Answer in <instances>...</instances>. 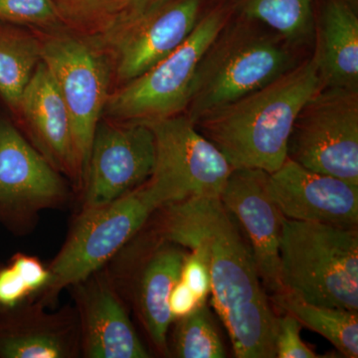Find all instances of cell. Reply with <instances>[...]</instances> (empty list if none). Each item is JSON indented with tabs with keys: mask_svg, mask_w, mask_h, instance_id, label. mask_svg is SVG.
<instances>
[{
	"mask_svg": "<svg viewBox=\"0 0 358 358\" xmlns=\"http://www.w3.org/2000/svg\"><path fill=\"white\" fill-rule=\"evenodd\" d=\"M154 235L190 249L203 245L212 303L238 358L275 357L278 317L259 277L251 250L220 199H196L157 209Z\"/></svg>",
	"mask_w": 358,
	"mask_h": 358,
	"instance_id": "obj_1",
	"label": "cell"
},
{
	"mask_svg": "<svg viewBox=\"0 0 358 358\" xmlns=\"http://www.w3.org/2000/svg\"><path fill=\"white\" fill-rule=\"evenodd\" d=\"M322 87L317 62L310 53L275 81L202 115L195 126L233 169L272 173L288 157L296 115Z\"/></svg>",
	"mask_w": 358,
	"mask_h": 358,
	"instance_id": "obj_2",
	"label": "cell"
},
{
	"mask_svg": "<svg viewBox=\"0 0 358 358\" xmlns=\"http://www.w3.org/2000/svg\"><path fill=\"white\" fill-rule=\"evenodd\" d=\"M308 55L268 26L232 14L200 59L185 114L195 124L275 81Z\"/></svg>",
	"mask_w": 358,
	"mask_h": 358,
	"instance_id": "obj_3",
	"label": "cell"
},
{
	"mask_svg": "<svg viewBox=\"0 0 358 358\" xmlns=\"http://www.w3.org/2000/svg\"><path fill=\"white\" fill-rule=\"evenodd\" d=\"M280 279L284 291L308 303L357 312V228L285 219Z\"/></svg>",
	"mask_w": 358,
	"mask_h": 358,
	"instance_id": "obj_4",
	"label": "cell"
},
{
	"mask_svg": "<svg viewBox=\"0 0 358 358\" xmlns=\"http://www.w3.org/2000/svg\"><path fill=\"white\" fill-rule=\"evenodd\" d=\"M157 209L145 183L109 203L79 208L48 265L49 281L34 301L55 308L64 289L109 264Z\"/></svg>",
	"mask_w": 358,
	"mask_h": 358,
	"instance_id": "obj_5",
	"label": "cell"
},
{
	"mask_svg": "<svg viewBox=\"0 0 358 358\" xmlns=\"http://www.w3.org/2000/svg\"><path fill=\"white\" fill-rule=\"evenodd\" d=\"M40 32L41 61L69 113L81 188L94 134L110 94L112 61L95 38L66 28Z\"/></svg>",
	"mask_w": 358,
	"mask_h": 358,
	"instance_id": "obj_6",
	"label": "cell"
},
{
	"mask_svg": "<svg viewBox=\"0 0 358 358\" xmlns=\"http://www.w3.org/2000/svg\"><path fill=\"white\" fill-rule=\"evenodd\" d=\"M231 16L226 4L214 0L180 46L110 94L103 110L106 117L150 124L185 113L200 59Z\"/></svg>",
	"mask_w": 358,
	"mask_h": 358,
	"instance_id": "obj_7",
	"label": "cell"
},
{
	"mask_svg": "<svg viewBox=\"0 0 358 358\" xmlns=\"http://www.w3.org/2000/svg\"><path fill=\"white\" fill-rule=\"evenodd\" d=\"M155 143L154 169L145 182L159 208L196 199H220L233 167L182 113L148 124Z\"/></svg>",
	"mask_w": 358,
	"mask_h": 358,
	"instance_id": "obj_8",
	"label": "cell"
},
{
	"mask_svg": "<svg viewBox=\"0 0 358 358\" xmlns=\"http://www.w3.org/2000/svg\"><path fill=\"white\" fill-rule=\"evenodd\" d=\"M288 159L358 186V90L315 92L294 120Z\"/></svg>",
	"mask_w": 358,
	"mask_h": 358,
	"instance_id": "obj_9",
	"label": "cell"
},
{
	"mask_svg": "<svg viewBox=\"0 0 358 358\" xmlns=\"http://www.w3.org/2000/svg\"><path fill=\"white\" fill-rule=\"evenodd\" d=\"M71 195L65 176L0 112V224L14 236H27L41 212L64 208Z\"/></svg>",
	"mask_w": 358,
	"mask_h": 358,
	"instance_id": "obj_10",
	"label": "cell"
},
{
	"mask_svg": "<svg viewBox=\"0 0 358 358\" xmlns=\"http://www.w3.org/2000/svg\"><path fill=\"white\" fill-rule=\"evenodd\" d=\"M155 159V136L148 124L101 119L78 192L79 208L109 203L143 185Z\"/></svg>",
	"mask_w": 358,
	"mask_h": 358,
	"instance_id": "obj_11",
	"label": "cell"
},
{
	"mask_svg": "<svg viewBox=\"0 0 358 358\" xmlns=\"http://www.w3.org/2000/svg\"><path fill=\"white\" fill-rule=\"evenodd\" d=\"M214 0H167L99 40L119 86L141 76L180 46Z\"/></svg>",
	"mask_w": 358,
	"mask_h": 358,
	"instance_id": "obj_12",
	"label": "cell"
},
{
	"mask_svg": "<svg viewBox=\"0 0 358 358\" xmlns=\"http://www.w3.org/2000/svg\"><path fill=\"white\" fill-rule=\"evenodd\" d=\"M136 267L105 266L113 284L124 301L133 303L134 310L148 339L160 355H169V331L173 322L169 300L180 277L185 254L180 246L154 240Z\"/></svg>",
	"mask_w": 358,
	"mask_h": 358,
	"instance_id": "obj_13",
	"label": "cell"
},
{
	"mask_svg": "<svg viewBox=\"0 0 358 358\" xmlns=\"http://www.w3.org/2000/svg\"><path fill=\"white\" fill-rule=\"evenodd\" d=\"M69 289L79 322L81 357H150L105 267Z\"/></svg>",
	"mask_w": 358,
	"mask_h": 358,
	"instance_id": "obj_14",
	"label": "cell"
},
{
	"mask_svg": "<svg viewBox=\"0 0 358 358\" xmlns=\"http://www.w3.org/2000/svg\"><path fill=\"white\" fill-rule=\"evenodd\" d=\"M268 178L261 169H233L220 200L243 230L263 286L275 294L284 291L280 239L286 217L268 193Z\"/></svg>",
	"mask_w": 358,
	"mask_h": 358,
	"instance_id": "obj_15",
	"label": "cell"
},
{
	"mask_svg": "<svg viewBox=\"0 0 358 358\" xmlns=\"http://www.w3.org/2000/svg\"><path fill=\"white\" fill-rule=\"evenodd\" d=\"M268 190L287 219L357 227L358 186L343 179L310 171L287 157L268 173Z\"/></svg>",
	"mask_w": 358,
	"mask_h": 358,
	"instance_id": "obj_16",
	"label": "cell"
},
{
	"mask_svg": "<svg viewBox=\"0 0 358 358\" xmlns=\"http://www.w3.org/2000/svg\"><path fill=\"white\" fill-rule=\"evenodd\" d=\"M14 119L20 122L18 129L35 150L72 183L78 193L80 176L69 113L42 61L21 95Z\"/></svg>",
	"mask_w": 358,
	"mask_h": 358,
	"instance_id": "obj_17",
	"label": "cell"
},
{
	"mask_svg": "<svg viewBox=\"0 0 358 358\" xmlns=\"http://www.w3.org/2000/svg\"><path fill=\"white\" fill-rule=\"evenodd\" d=\"M74 306L57 310L30 301L0 313V358H79Z\"/></svg>",
	"mask_w": 358,
	"mask_h": 358,
	"instance_id": "obj_18",
	"label": "cell"
},
{
	"mask_svg": "<svg viewBox=\"0 0 358 358\" xmlns=\"http://www.w3.org/2000/svg\"><path fill=\"white\" fill-rule=\"evenodd\" d=\"M310 53L322 87L358 90V6L324 0L315 13Z\"/></svg>",
	"mask_w": 358,
	"mask_h": 358,
	"instance_id": "obj_19",
	"label": "cell"
},
{
	"mask_svg": "<svg viewBox=\"0 0 358 358\" xmlns=\"http://www.w3.org/2000/svg\"><path fill=\"white\" fill-rule=\"evenodd\" d=\"M40 61L39 35L25 26L0 21V99L13 117Z\"/></svg>",
	"mask_w": 358,
	"mask_h": 358,
	"instance_id": "obj_20",
	"label": "cell"
},
{
	"mask_svg": "<svg viewBox=\"0 0 358 358\" xmlns=\"http://www.w3.org/2000/svg\"><path fill=\"white\" fill-rule=\"evenodd\" d=\"M233 15L256 20L301 50L313 48L315 0H221Z\"/></svg>",
	"mask_w": 358,
	"mask_h": 358,
	"instance_id": "obj_21",
	"label": "cell"
},
{
	"mask_svg": "<svg viewBox=\"0 0 358 358\" xmlns=\"http://www.w3.org/2000/svg\"><path fill=\"white\" fill-rule=\"evenodd\" d=\"M271 301L278 310L327 338L343 357H358V315L355 310L313 305L287 291L273 294Z\"/></svg>",
	"mask_w": 358,
	"mask_h": 358,
	"instance_id": "obj_22",
	"label": "cell"
},
{
	"mask_svg": "<svg viewBox=\"0 0 358 358\" xmlns=\"http://www.w3.org/2000/svg\"><path fill=\"white\" fill-rule=\"evenodd\" d=\"M49 278L48 265L36 256L17 252L0 262V313L34 300Z\"/></svg>",
	"mask_w": 358,
	"mask_h": 358,
	"instance_id": "obj_23",
	"label": "cell"
},
{
	"mask_svg": "<svg viewBox=\"0 0 358 358\" xmlns=\"http://www.w3.org/2000/svg\"><path fill=\"white\" fill-rule=\"evenodd\" d=\"M66 29L102 39L119 23L124 0H52Z\"/></svg>",
	"mask_w": 358,
	"mask_h": 358,
	"instance_id": "obj_24",
	"label": "cell"
},
{
	"mask_svg": "<svg viewBox=\"0 0 358 358\" xmlns=\"http://www.w3.org/2000/svg\"><path fill=\"white\" fill-rule=\"evenodd\" d=\"M171 355L178 358H223L225 348L210 312L202 305L190 315L174 320Z\"/></svg>",
	"mask_w": 358,
	"mask_h": 358,
	"instance_id": "obj_25",
	"label": "cell"
},
{
	"mask_svg": "<svg viewBox=\"0 0 358 358\" xmlns=\"http://www.w3.org/2000/svg\"><path fill=\"white\" fill-rule=\"evenodd\" d=\"M0 21L40 31L65 28L52 0H0Z\"/></svg>",
	"mask_w": 358,
	"mask_h": 358,
	"instance_id": "obj_26",
	"label": "cell"
},
{
	"mask_svg": "<svg viewBox=\"0 0 358 358\" xmlns=\"http://www.w3.org/2000/svg\"><path fill=\"white\" fill-rule=\"evenodd\" d=\"M185 254L180 271V280L194 294L201 305L211 293V275L206 249L203 245H194Z\"/></svg>",
	"mask_w": 358,
	"mask_h": 358,
	"instance_id": "obj_27",
	"label": "cell"
},
{
	"mask_svg": "<svg viewBox=\"0 0 358 358\" xmlns=\"http://www.w3.org/2000/svg\"><path fill=\"white\" fill-rule=\"evenodd\" d=\"M301 327L300 322L288 313H285L282 317H278L275 357H320L301 341Z\"/></svg>",
	"mask_w": 358,
	"mask_h": 358,
	"instance_id": "obj_28",
	"label": "cell"
},
{
	"mask_svg": "<svg viewBox=\"0 0 358 358\" xmlns=\"http://www.w3.org/2000/svg\"><path fill=\"white\" fill-rule=\"evenodd\" d=\"M201 306L194 294L179 277L178 281L171 289L169 300V312L173 322L190 315Z\"/></svg>",
	"mask_w": 358,
	"mask_h": 358,
	"instance_id": "obj_29",
	"label": "cell"
},
{
	"mask_svg": "<svg viewBox=\"0 0 358 358\" xmlns=\"http://www.w3.org/2000/svg\"><path fill=\"white\" fill-rule=\"evenodd\" d=\"M166 1L167 0H124V11L121 20L114 28L141 17L143 14L150 13L155 7L162 6Z\"/></svg>",
	"mask_w": 358,
	"mask_h": 358,
	"instance_id": "obj_30",
	"label": "cell"
}]
</instances>
